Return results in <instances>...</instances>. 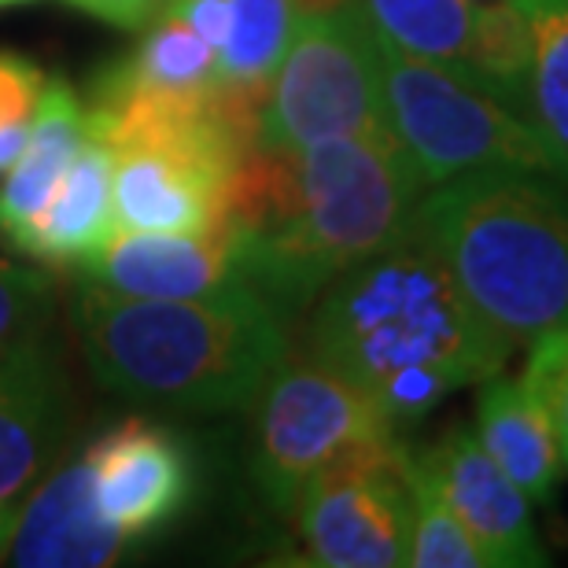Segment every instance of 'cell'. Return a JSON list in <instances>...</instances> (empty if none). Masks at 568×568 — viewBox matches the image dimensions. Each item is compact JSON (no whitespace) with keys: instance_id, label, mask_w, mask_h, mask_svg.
<instances>
[{"instance_id":"7402d4cb","label":"cell","mask_w":568,"mask_h":568,"mask_svg":"<svg viewBox=\"0 0 568 568\" xmlns=\"http://www.w3.org/2000/svg\"><path fill=\"white\" fill-rule=\"evenodd\" d=\"M406 484L414 498V525H410V558L414 568H487L484 550L476 547L469 528L462 525L450 503L436 491L428 473L417 465L414 450L406 447L403 458Z\"/></svg>"},{"instance_id":"9c48e42d","label":"cell","mask_w":568,"mask_h":568,"mask_svg":"<svg viewBox=\"0 0 568 568\" xmlns=\"http://www.w3.org/2000/svg\"><path fill=\"white\" fill-rule=\"evenodd\" d=\"M97 503L133 547L185 514L196 495V465L174 432L152 422H122L85 447Z\"/></svg>"},{"instance_id":"44dd1931","label":"cell","mask_w":568,"mask_h":568,"mask_svg":"<svg viewBox=\"0 0 568 568\" xmlns=\"http://www.w3.org/2000/svg\"><path fill=\"white\" fill-rule=\"evenodd\" d=\"M473 60L487 93L528 122L531 27L514 0L473 4Z\"/></svg>"},{"instance_id":"d4e9b609","label":"cell","mask_w":568,"mask_h":568,"mask_svg":"<svg viewBox=\"0 0 568 568\" xmlns=\"http://www.w3.org/2000/svg\"><path fill=\"white\" fill-rule=\"evenodd\" d=\"M49 78L22 52H0V174L16 163Z\"/></svg>"},{"instance_id":"ba28073f","label":"cell","mask_w":568,"mask_h":568,"mask_svg":"<svg viewBox=\"0 0 568 568\" xmlns=\"http://www.w3.org/2000/svg\"><path fill=\"white\" fill-rule=\"evenodd\" d=\"M406 443L347 454L303 487L292 514L314 565L399 568L410 558L414 498L403 473Z\"/></svg>"},{"instance_id":"484cf974","label":"cell","mask_w":568,"mask_h":568,"mask_svg":"<svg viewBox=\"0 0 568 568\" xmlns=\"http://www.w3.org/2000/svg\"><path fill=\"white\" fill-rule=\"evenodd\" d=\"M67 4H74L78 11H85V16H93L100 22H111V27L144 30L148 22H155L174 0H67Z\"/></svg>"},{"instance_id":"d6986e66","label":"cell","mask_w":568,"mask_h":568,"mask_svg":"<svg viewBox=\"0 0 568 568\" xmlns=\"http://www.w3.org/2000/svg\"><path fill=\"white\" fill-rule=\"evenodd\" d=\"M295 27H300L295 0H230V27L214 74L219 89L266 100Z\"/></svg>"},{"instance_id":"4fadbf2b","label":"cell","mask_w":568,"mask_h":568,"mask_svg":"<svg viewBox=\"0 0 568 568\" xmlns=\"http://www.w3.org/2000/svg\"><path fill=\"white\" fill-rule=\"evenodd\" d=\"M130 550L133 542L119 525L100 514L93 462L89 454H78L19 509L4 561L22 568H100L122 561Z\"/></svg>"},{"instance_id":"277c9868","label":"cell","mask_w":568,"mask_h":568,"mask_svg":"<svg viewBox=\"0 0 568 568\" xmlns=\"http://www.w3.org/2000/svg\"><path fill=\"white\" fill-rule=\"evenodd\" d=\"M300 207L258 233H230L241 277L281 314L303 311L362 258L414 230L428 192L399 141L336 138L295 152Z\"/></svg>"},{"instance_id":"7c38bea8","label":"cell","mask_w":568,"mask_h":568,"mask_svg":"<svg viewBox=\"0 0 568 568\" xmlns=\"http://www.w3.org/2000/svg\"><path fill=\"white\" fill-rule=\"evenodd\" d=\"M85 281H97L119 295L152 300H200L225 288H247L241 277L230 233H115L82 266Z\"/></svg>"},{"instance_id":"ac0fdd59","label":"cell","mask_w":568,"mask_h":568,"mask_svg":"<svg viewBox=\"0 0 568 568\" xmlns=\"http://www.w3.org/2000/svg\"><path fill=\"white\" fill-rule=\"evenodd\" d=\"M531 27L528 126L568 181V0H514Z\"/></svg>"},{"instance_id":"52a82bcc","label":"cell","mask_w":568,"mask_h":568,"mask_svg":"<svg viewBox=\"0 0 568 568\" xmlns=\"http://www.w3.org/2000/svg\"><path fill=\"white\" fill-rule=\"evenodd\" d=\"M395 439L399 428L362 388L314 358L292 366L284 358L258 392L252 473L266 503L292 514L295 498L322 469Z\"/></svg>"},{"instance_id":"f546056e","label":"cell","mask_w":568,"mask_h":568,"mask_svg":"<svg viewBox=\"0 0 568 568\" xmlns=\"http://www.w3.org/2000/svg\"><path fill=\"white\" fill-rule=\"evenodd\" d=\"M8 4H33V0H0V8H8Z\"/></svg>"},{"instance_id":"f1b7e54d","label":"cell","mask_w":568,"mask_h":568,"mask_svg":"<svg viewBox=\"0 0 568 568\" xmlns=\"http://www.w3.org/2000/svg\"><path fill=\"white\" fill-rule=\"evenodd\" d=\"M344 4V0H295V8H300V16H311V11H328Z\"/></svg>"},{"instance_id":"2e32d148","label":"cell","mask_w":568,"mask_h":568,"mask_svg":"<svg viewBox=\"0 0 568 568\" xmlns=\"http://www.w3.org/2000/svg\"><path fill=\"white\" fill-rule=\"evenodd\" d=\"M219 52L178 19L163 11L144 27L141 44L126 60L111 63L93 85V104H122V100H203L219 82Z\"/></svg>"},{"instance_id":"ffe728a7","label":"cell","mask_w":568,"mask_h":568,"mask_svg":"<svg viewBox=\"0 0 568 568\" xmlns=\"http://www.w3.org/2000/svg\"><path fill=\"white\" fill-rule=\"evenodd\" d=\"M373 22L399 49L462 74L480 85L473 60V4L469 0H366ZM487 93V89H484Z\"/></svg>"},{"instance_id":"cb8c5ba5","label":"cell","mask_w":568,"mask_h":568,"mask_svg":"<svg viewBox=\"0 0 568 568\" xmlns=\"http://www.w3.org/2000/svg\"><path fill=\"white\" fill-rule=\"evenodd\" d=\"M520 384L547 414L561 462L568 469V325L550 328V333L531 339L525 369H520Z\"/></svg>"},{"instance_id":"6da1fadb","label":"cell","mask_w":568,"mask_h":568,"mask_svg":"<svg viewBox=\"0 0 568 568\" xmlns=\"http://www.w3.org/2000/svg\"><path fill=\"white\" fill-rule=\"evenodd\" d=\"M509 355L417 230L344 270L306 328V358L366 392L399 432Z\"/></svg>"},{"instance_id":"8fae6325","label":"cell","mask_w":568,"mask_h":568,"mask_svg":"<svg viewBox=\"0 0 568 568\" xmlns=\"http://www.w3.org/2000/svg\"><path fill=\"white\" fill-rule=\"evenodd\" d=\"M71 414V381L52 333L0 355V503H16L55 462Z\"/></svg>"},{"instance_id":"7a4b0ae2","label":"cell","mask_w":568,"mask_h":568,"mask_svg":"<svg viewBox=\"0 0 568 568\" xmlns=\"http://www.w3.org/2000/svg\"><path fill=\"white\" fill-rule=\"evenodd\" d=\"M71 322L108 392L178 414L244 410L288 358L284 314L255 288L152 300L82 277Z\"/></svg>"},{"instance_id":"83f0119b","label":"cell","mask_w":568,"mask_h":568,"mask_svg":"<svg viewBox=\"0 0 568 568\" xmlns=\"http://www.w3.org/2000/svg\"><path fill=\"white\" fill-rule=\"evenodd\" d=\"M16 525H19V506L16 503H0V561L8 558V547H11V536H16Z\"/></svg>"},{"instance_id":"5bb4252c","label":"cell","mask_w":568,"mask_h":568,"mask_svg":"<svg viewBox=\"0 0 568 568\" xmlns=\"http://www.w3.org/2000/svg\"><path fill=\"white\" fill-rule=\"evenodd\" d=\"M111 170L115 159L108 141L89 130L82 152L74 155L60 189L52 192L49 207L11 241V247L52 266H82L85 258H93L115 236Z\"/></svg>"},{"instance_id":"5b68a950","label":"cell","mask_w":568,"mask_h":568,"mask_svg":"<svg viewBox=\"0 0 568 568\" xmlns=\"http://www.w3.org/2000/svg\"><path fill=\"white\" fill-rule=\"evenodd\" d=\"M336 138L399 141L384 108L377 22L366 0L300 16L258 119V144L277 152Z\"/></svg>"},{"instance_id":"9a60e30c","label":"cell","mask_w":568,"mask_h":568,"mask_svg":"<svg viewBox=\"0 0 568 568\" xmlns=\"http://www.w3.org/2000/svg\"><path fill=\"white\" fill-rule=\"evenodd\" d=\"M89 138V111L67 78H49L16 163L0 181V236L16 241L38 214L49 207L74 155Z\"/></svg>"},{"instance_id":"4316f807","label":"cell","mask_w":568,"mask_h":568,"mask_svg":"<svg viewBox=\"0 0 568 568\" xmlns=\"http://www.w3.org/2000/svg\"><path fill=\"white\" fill-rule=\"evenodd\" d=\"M166 11H174L178 19H185L214 52L222 49L225 27H230V0H174Z\"/></svg>"},{"instance_id":"8992f818","label":"cell","mask_w":568,"mask_h":568,"mask_svg":"<svg viewBox=\"0 0 568 568\" xmlns=\"http://www.w3.org/2000/svg\"><path fill=\"white\" fill-rule=\"evenodd\" d=\"M377 55L388 122L428 189L473 170H531L558 178L539 133L491 93L399 49L381 30Z\"/></svg>"},{"instance_id":"4dcf8cb0","label":"cell","mask_w":568,"mask_h":568,"mask_svg":"<svg viewBox=\"0 0 568 568\" xmlns=\"http://www.w3.org/2000/svg\"><path fill=\"white\" fill-rule=\"evenodd\" d=\"M469 4H487V0H469Z\"/></svg>"},{"instance_id":"30bf717a","label":"cell","mask_w":568,"mask_h":568,"mask_svg":"<svg viewBox=\"0 0 568 568\" xmlns=\"http://www.w3.org/2000/svg\"><path fill=\"white\" fill-rule=\"evenodd\" d=\"M436 491L484 550L487 568H542L550 565L525 491L498 469V462L469 425H450L439 443L414 450Z\"/></svg>"},{"instance_id":"e0dca14e","label":"cell","mask_w":568,"mask_h":568,"mask_svg":"<svg viewBox=\"0 0 568 568\" xmlns=\"http://www.w3.org/2000/svg\"><path fill=\"white\" fill-rule=\"evenodd\" d=\"M476 436L487 454L498 462L509 480L525 491L528 503L547 506L565 469L554 428L542 406L520 381H506L503 373L480 381L476 399Z\"/></svg>"},{"instance_id":"3957f363","label":"cell","mask_w":568,"mask_h":568,"mask_svg":"<svg viewBox=\"0 0 568 568\" xmlns=\"http://www.w3.org/2000/svg\"><path fill=\"white\" fill-rule=\"evenodd\" d=\"M554 181L473 170L432 185L414 214L417 236L509 351L568 325V200Z\"/></svg>"},{"instance_id":"603a6c76","label":"cell","mask_w":568,"mask_h":568,"mask_svg":"<svg viewBox=\"0 0 568 568\" xmlns=\"http://www.w3.org/2000/svg\"><path fill=\"white\" fill-rule=\"evenodd\" d=\"M55 284L44 270L0 258V355L52 333Z\"/></svg>"}]
</instances>
